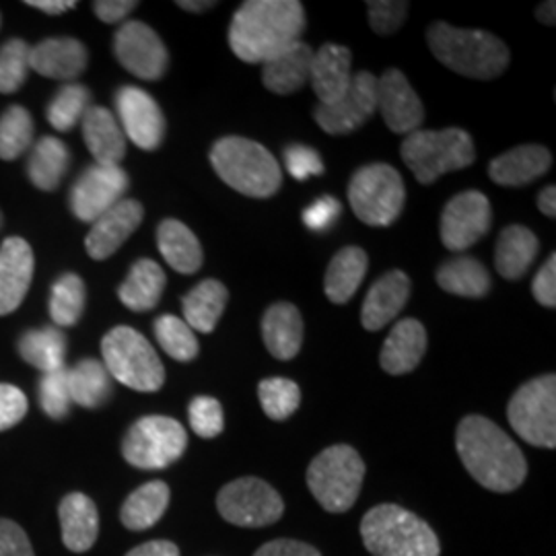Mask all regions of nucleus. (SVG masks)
<instances>
[{
  "instance_id": "nucleus-17",
  "label": "nucleus",
  "mask_w": 556,
  "mask_h": 556,
  "mask_svg": "<svg viewBox=\"0 0 556 556\" xmlns=\"http://www.w3.org/2000/svg\"><path fill=\"white\" fill-rule=\"evenodd\" d=\"M119 126L124 137L132 140L142 151H155L165 137V118L160 103L144 89L122 87L116 93Z\"/></svg>"
},
{
  "instance_id": "nucleus-35",
  "label": "nucleus",
  "mask_w": 556,
  "mask_h": 556,
  "mask_svg": "<svg viewBox=\"0 0 556 556\" xmlns=\"http://www.w3.org/2000/svg\"><path fill=\"white\" fill-rule=\"evenodd\" d=\"M169 505V486L163 480H153L139 486L124 501L119 519L128 530H149L160 521Z\"/></svg>"
},
{
  "instance_id": "nucleus-25",
  "label": "nucleus",
  "mask_w": 556,
  "mask_h": 556,
  "mask_svg": "<svg viewBox=\"0 0 556 556\" xmlns=\"http://www.w3.org/2000/svg\"><path fill=\"white\" fill-rule=\"evenodd\" d=\"M551 165L553 155L546 147L521 144L491 161L489 176L498 186L519 188L542 178L551 169Z\"/></svg>"
},
{
  "instance_id": "nucleus-55",
  "label": "nucleus",
  "mask_w": 556,
  "mask_h": 556,
  "mask_svg": "<svg viewBox=\"0 0 556 556\" xmlns=\"http://www.w3.org/2000/svg\"><path fill=\"white\" fill-rule=\"evenodd\" d=\"M137 9L135 0H100L93 2V11L103 23H119Z\"/></svg>"
},
{
  "instance_id": "nucleus-31",
  "label": "nucleus",
  "mask_w": 556,
  "mask_h": 556,
  "mask_svg": "<svg viewBox=\"0 0 556 556\" xmlns=\"http://www.w3.org/2000/svg\"><path fill=\"white\" fill-rule=\"evenodd\" d=\"M157 245L165 262L179 275H194L202 266V248L190 227L181 220L165 219L157 229Z\"/></svg>"
},
{
  "instance_id": "nucleus-44",
  "label": "nucleus",
  "mask_w": 556,
  "mask_h": 556,
  "mask_svg": "<svg viewBox=\"0 0 556 556\" xmlns=\"http://www.w3.org/2000/svg\"><path fill=\"white\" fill-rule=\"evenodd\" d=\"M258 396L264 415L273 420L291 417L301 404V390L298 383L287 378H268L260 381Z\"/></svg>"
},
{
  "instance_id": "nucleus-41",
  "label": "nucleus",
  "mask_w": 556,
  "mask_h": 556,
  "mask_svg": "<svg viewBox=\"0 0 556 556\" xmlns=\"http://www.w3.org/2000/svg\"><path fill=\"white\" fill-rule=\"evenodd\" d=\"M91 108V91L80 85V83H66L54 100L48 105V122L59 130V132H68L77 124H80L87 110Z\"/></svg>"
},
{
  "instance_id": "nucleus-30",
  "label": "nucleus",
  "mask_w": 556,
  "mask_h": 556,
  "mask_svg": "<svg viewBox=\"0 0 556 556\" xmlns=\"http://www.w3.org/2000/svg\"><path fill=\"white\" fill-rule=\"evenodd\" d=\"M227 301H229L227 287L215 278H206L181 301L184 321L197 332L211 334L219 324Z\"/></svg>"
},
{
  "instance_id": "nucleus-42",
  "label": "nucleus",
  "mask_w": 556,
  "mask_h": 556,
  "mask_svg": "<svg viewBox=\"0 0 556 556\" xmlns=\"http://www.w3.org/2000/svg\"><path fill=\"white\" fill-rule=\"evenodd\" d=\"M34 119L21 105L9 108L0 118V160L21 157L34 144Z\"/></svg>"
},
{
  "instance_id": "nucleus-27",
  "label": "nucleus",
  "mask_w": 556,
  "mask_h": 556,
  "mask_svg": "<svg viewBox=\"0 0 556 556\" xmlns=\"http://www.w3.org/2000/svg\"><path fill=\"white\" fill-rule=\"evenodd\" d=\"M83 137L100 165H119L126 155V137L116 116L100 105H91L80 119Z\"/></svg>"
},
{
  "instance_id": "nucleus-51",
  "label": "nucleus",
  "mask_w": 556,
  "mask_h": 556,
  "mask_svg": "<svg viewBox=\"0 0 556 556\" xmlns=\"http://www.w3.org/2000/svg\"><path fill=\"white\" fill-rule=\"evenodd\" d=\"M340 213H342V206H340L337 199L321 197L303 211V223H305L307 229L324 233L337 223Z\"/></svg>"
},
{
  "instance_id": "nucleus-40",
  "label": "nucleus",
  "mask_w": 556,
  "mask_h": 556,
  "mask_svg": "<svg viewBox=\"0 0 556 556\" xmlns=\"http://www.w3.org/2000/svg\"><path fill=\"white\" fill-rule=\"evenodd\" d=\"M85 282L83 278L66 273L54 282L50 295V318L59 328H68L79 321L85 312Z\"/></svg>"
},
{
  "instance_id": "nucleus-15",
  "label": "nucleus",
  "mask_w": 556,
  "mask_h": 556,
  "mask_svg": "<svg viewBox=\"0 0 556 556\" xmlns=\"http://www.w3.org/2000/svg\"><path fill=\"white\" fill-rule=\"evenodd\" d=\"M114 52L119 64L142 80H160L169 64L165 43L157 31L142 21H128L119 27L114 38Z\"/></svg>"
},
{
  "instance_id": "nucleus-57",
  "label": "nucleus",
  "mask_w": 556,
  "mask_h": 556,
  "mask_svg": "<svg viewBox=\"0 0 556 556\" xmlns=\"http://www.w3.org/2000/svg\"><path fill=\"white\" fill-rule=\"evenodd\" d=\"M27 4L34 9H40L48 15H62L77 7L75 0H27Z\"/></svg>"
},
{
  "instance_id": "nucleus-26",
  "label": "nucleus",
  "mask_w": 556,
  "mask_h": 556,
  "mask_svg": "<svg viewBox=\"0 0 556 556\" xmlns=\"http://www.w3.org/2000/svg\"><path fill=\"white\" fill-rule=\"evenodd\" d=\"M314 50L298 41L278 56L262 64V83L277 96H293L305 83H309Z\"/></svg>"
},
{
  "instance_id": "nucleus-48",
  "label": "nucleus",
  "mask_w": 556,
  "mask_h": 556,
  "mask_svg": "<svg viewBox=\"0 0 556 556\" xmlns=\"http://www.w3.org/2000/svg\"><path fill=\"white\" fill-rule=\"evenodd\" d=\"M408 7H410L408 2H397V0H369L367 13H369L371 29L378 36L396 34L406 21Z\"/></svg>"
},
{
  "instance_id": "nucleus-8",
  "label": "nucleus",
  "mask_w": 556,
  "mask_h": 556,
  "mask_svg": "<svg viewBox=\"0 0 556 556\" xmlns=\"http://www.w3.org/2000/svg\"><path fill=\"white\" fill-rule=\"evenodd\" d=\"M363 478L365 464L351 445H332L324 450L307 468V486L330 514H344L355 505Z\"/></svg>"
},
{
  "instance_id": "nucleus-22",
  "label": "nucleus",
  "mask_w": 556,
  "mask_h": 556,
  "mask_svg": "<svg viewBox=\"0 0 556 556\" xmlns=\"http://www.w3.org/2000/svg\"><path fill=\"white\" fill-rule=\"evenodd\" d=\"M410 278L402 270H392L388 275L378 278L367 298L363 301L361 309V324L369 332H378L383 326L400 316L406 301L410 298Z\"/></svg>"
},
{
  "instance_id": "nucleus-20",
  "label": "nucleus",
  "mask_w": 556,
  "mask_h": 556,
  "mask_svg": "<svg viewBox=\"0 0 556 556\" xmlns=\"http://www.w3.org/2000/svg\"><path fill=\"white\" fill-rule=\"evenodd\" d=\"M36 258L23 238H7L0 245V316L13 314L29 291Z\"/></svg>"
},
{
  "instance_id": "nucleus-59",
  "label": "nucleus",
  "mask_w": 556,
  "mask_h": 556,
  "mask_svg": "<svg viewBox=\"0 0 556 556\" xmlns=\"http://www.w3.org/2000/svg\"><path fill=\"white\" fill-rule=\"evenodd\" d=\"M556 4L551 0V2H542L540 4V9H538L536 17L542 21L544 25H555L556 21Z\"/></svg>"
},
{
  "instance_id": "nucleus-7",
  "label": "nucleus",
  "mask_w": 556,
  "mask_h": 556,
  "mask_svg": "<svg viewBox=\"0 0 556 556\" xmlns=\"http://www.w3.org/2000/svg\"><path fill=\"white\" fill-rule=\"evenodd\" d=\"M103 365L110 378L137 392H157L165 383V369L153 344L135 328L118 326L101 340Z\"/></svg>"
},
{
  "instance_id": "nucleus-32",
  "label": "nucleus",
  "mask_w": 556,
  "mask_h": 556,
  "mask_svg": "<svg viewBox=\"0 0 556 556\" xmlns=\"http://www.w3.org/2000/svg\"><path fill=\"white\" fill-rule=\"evenodd\" d=\"M165 282V273L155 260H139L119 285V301L132 312H149L160 303Z\"/></svg>"
},
{
  "instance_id": "nucleus-50",
  "label": "nucleus",
  "mask_w": 556,
  "mask_h": 556,
  "mask_svg": "<svg viewBox=\"0 0 556 556\" xmlns=\"http://www.w3.org/2000/svg\"><path fill=\"white\" fill-rule=\"evenodd\" d=\"M29 402L20 388L0 383V431L15 427L27 415Z\"/></svg>"
},
{
  "instance_id": "nucleus-58",
  "label": "nucleus",
  "mask_w": 556,
  "mask_h": 556,
  "mask_svg": "<svg viewBox=\"0 0 556 556\" xmlns=\"http://www.w3.org/2000/svg\"><path fill=\"white\" fill-rule=\"evenodd\" d=\"M538 206H540V213L546 215V217H555L556 215V188L555 186H548L540 192L538 197Z\"/></svg>"
},
{
  "instance_id": "nucleus-45",
  "label": "nucleus",
  "mask_w": 556,
  "mask_h": 556,
  "mask_svg": "<svg viewBox=\"0 0 556 556\" xmlns=\"http://www.w3.org/2000/svg\"><path fill=\"white\" fill-rule=\"evenodd\" d=\"M31 48L23 40L7 41L0 48V93H15L29 73Z\"/></svg>"
},
{
  "instance_id": "nucleus-3",
  "label": "nucleus",
  "mask_w": 556,
  "mask_h": 556,
  "mask_svg": "<svg viewBox=\"0 0 556 556\" xmlns=\"http://www.w3.org/2000/svg\"><path fill=\"white\" fill-rule=\"evenodd\" d=\"M433 56L462 77L478 80L497 79L509 66V50L489 31L459 29L438 21L427 31Z\"/></svg>"
},
{
  "instance_id": "nucleus-53",
  "label": "nucleus",
  "mask_w": 556,
  "mask_h": 556,
  "mask_svg": "<svg viewBox=\"0 0 556 556\" xmlns=\"http://www.w3.org/2000/svg\"><path fill=\"white\" fill-rule=\"evenodd\" d=\"M532 293L536 298L540 305L555 309L556 307V256L553 254L551 258L542 264V268L538 270L536 278L532 282Z\"/></svg>"
},
{
  "instance_id": "nucleus-6",
  "label": "nucleus",
  "mask_w": 556,
  "mask_h": 556,
  "mask_svg": "<svg viewBox=\"0 0 556 556\" xmlns=\"http://www.w3.org/2000/svg\"><path fill=\"white\" fill-rule=\"evenodd\" d=\"M402 160L420 184L470 167L477 160L472 137L462 128L415 130L402 142Z\"/></svg>"
},
{
  "instance_id": "nucleus-9",
  "label": "nucleus",
  "mask_w": 556,
  "mask_h": 556,
  "mask_svg": "<svg viewBox=\"0 0 556 556\" xmlns=\"http://www.w3.org/2000/svg\"><path fill=\"white\" fill-rule=\"evenodd\" d=\"M349 200L363 223L371 227H390L404 208V179L388 163L365 165L349 184Z\"/></svg>"
},
{
  "instance_id": "nucleus-38",
  "label": "nucleus",
  "mask_w": 556,
  "mask_h": 556,
  "mask_svg": "<svg viewBox=\"0 0 556 556\" xmlns=\"http://www.w3.org/2000/svg\"><path fill=\"white\" fill-rule=\"evenodd\" d=\"M71 163V153L62 140L43 137L36 142L31 157L27 161V174L36 188L52 192L60 186Z\"/></svg>"
},
{
  "instance_id": "nucleus-33",
  "label": "nucleus",
  "mask_w": 556,
  "mask_h": 556,
  "mask_svg": "<svg viewBox=\"0 0 556 556\" xmlns=\"http://www.w3.org/2000/svg\"><path fill=\"white\" fill-rule=\"evenodd\" d=\"M369 258L361 248H344L340 250L334 258L330 260L326 278H324V289L326 295L332 303H346L355 295L367 275Z\"/></svg>"
},
{
  "instance_id": "nucleus-54",
  "label": "nucleus",
  "mask_w": 556,
  "mask_h": 556,
  "mask_svg": "<svg viewBox=\"0 0 556 556\" xmlns=\"http://www.w3.org/2000/svg\"><path fill=\"white\" fill-rule=\"evenodd\" d=\"M254 556H321L314 546L299 540H273L260 546Z\"/></svg>"
},
{
  "instance_id": "nucleus-37",
  "label": "nucleus",
  "mask_w": 556,
  "mask_h": 556,
  "mask_svg": "<svg viewBox=\"0 0 556 556\" xmlns=\"http://www.w3.org/2000/svg\"><path fill=\"white\" fill-rule=\"evenodd\" d=\"M68 390L73 404L83 408H100L112 396V378L98 358H83L68 369Z\"/></svg>"
},
{
  "instance_id": "nucleus-11",
  "label": "nucleus",
  "mask_w": 556,
  "mask_h": 556,
  "mask_svg": "<svg viewBox=\"0 0 556 556\" xmlns=\"http://www.w3.org/2000/svg\"><path fill=\"white\" fill-rule=\"evenodd\" d=\"M507 417L519 438L536 447L555 450L556 445V378L542 376L517 390Z\"/></svg>"
},
{
  "instance_id": "nucleus-21",
  "label": "nucleus",
  "mask_w": 556,
  "mask_h": 556,
  "mask_svg": "<svg viewBox=\"0 0 556 556\" xmlns=\"http://www.w3.org/2000/svg\"><path fill=\"white\" fill-rule=\"evenodd\" d=\"M353 54L346 46L324 43L318 52H314L309 83L314 93L318 96L319 105L337 103L353 83Z\"/></svg>"
},
{
  "instance_id": "nucleus-28",
  "label": "nucleus",
  "mask_w": 556,
  "mask_h": 556,
  "mask_svg": "<svg viewBox=\"0 0 556 556\" xmlns=\"http://www.w3.org/2000/svg\"><path fill=\"white\" fill-rule=\"evenodd\" d=\"M59 516L64 546L73 553H87L100 534L96 503L83 493H71L62 498Z\"/></svg>"
},
{
  "instance_id": "nucleus-14",
  "label": "nucleus",
  "mask_w": 556,
  "mask_h": 556,
  "mask_svg": "<svg viewBox=\"0 0 556 556\" xmlns=\"http://www.w3.org/2000/svg\"><path fill=\"white\" fill-rule=\"evenodd\" d=\"M378 112V77L361 71L349 91L332 105H316L314 119L328 135H351Z\"/></svg>"
},
{
  "instance_id": "nucleus-61",
  "label": "nucleus",
  "mask_w": 556,
  "mask_h": 556,
  "mask_svg": "<svg viewBox=\"0 0 556 556\" xmlns=\"http://www.w3.org/2000/svg\"><path fill=\"white\" fill-rule=\"evenodd\" d=\"M0 225H2V215H0Z\"/></svg>"
},
{
  "instance_id": "nucleus-49",
  "label": "nucleus",
  "mask_w": 556,
  "mask_h": 556,
  "mask_svg": "<svg viewBox=\"0 0 556 556\" xmlns=\"http://www.w3.org/2000/svg\"><path fill=\"white\" fill-rule=\"evenodd\" d=\"M287 172L295 179H307L324 174V163L318 151L305 144H291L285 149Z\"/></svg>"
},
{
  "instance_id": "nucleus-52",
  "label": "nucleus",
  "mask_w": 556,
  "mask_h": 556,
  "mask_svg": "<svg viewBox=\"0 0 556 556\" xmlns=\"http://www.w3.org/2000/svg\"><path fill=\"white\" fill-rule=\"evenodd\" d=\"M0 556H36L23 528L11 519H0Z\"/></svg>"
},
{
  "instance_id": "nucleus-4",
  "label": "nucleus",
  "mask_w": 556,
  "mask_h": 556,
  "mask_svg": "<svg viewBox=\"0 0 556 556\" xmlns=\"http://www.w3.org/2000/svg\"><path fill=\"white\" fill-rule=\"evenodd\" d=\"M361 538L374 556H439L438 534L408 509L383 503L361 521Z\"/></svg>"
},
{
  "instance_id": "nucleus-39",
  "label": "nucleus",
  "mask_w": 556,
  "mask_h": 556,
  "mask_svg": "<svg viewBox=\"0 0 556 556\" xmlns=\"http://www.w3.org/2000/svg\"><path fill=\"white\" fill-rule=\"evenodd\" d=\"M66 349V337L54 326L29 330L20 340L21 357L43 374H54L64 369Z\"/></svg>"
},
{
  "instance_id": "nucleus-5",
  "label": "nucleus",
  "mask_w": 556,
  "mask_h": 556,
  "mask_svg": "<svg viewBox=\"0 0 556 556\" xmlns=\"http://www.w3.org/2000/svg\"><path fill=\"white\" fill-rule=\"evenodd\" d=\"M211 163L219 178L252 199L275 197L282 184V172L273 153L256 140L225 137L211 151Z\"/></svg>"
},
{
  "instance_id": "nucleus-43",
  "label": "nucleus",
  "mask_w": 556,
  "mask_h": 556,
  "mask_svg": "<svg viewBox=\"0 0 556 556\" xmlns=\"http://www.w3.org/2000/svg\"><path fill=\"white\" fill-rule=\"evenodd\" d=\"M155 337L161 349L176 361L188 363L199 357V338L181 318L161 316L155 319Z\"/></svg>"
},
{
  "instance_id": "nucleus-60",
  "label": "nucleus",
  "mask_w": 556,
  "mask_h": 556,
  "mask_svg": "<svg viewBox=\"0 0 556 556\" xmlns=\"http://www.w3.org/2000/svg\"><path fill=\"white\" fill-rule=\"evenodd\" d=\"M217 2H190V0H179L178 7L190 13H204L208 9H213Z\"/></svg>"
},
{
  "instance_id": "nucleus-56",
  "label": "nucleus",
  "mask_w": 556,
  "mask_h": 556,
  "mask_svg": "<svg viewBox=\"0 0 556 556\" xmlns=\"http://www.w3.org/2000/svg\"><path fill=\"white\" fill-rule=\"evenodd\" d=\"M126 556H179V548L169 540H153L132 548Z\"/></svg>"
},
{
  "instance_id": "nucleus-2",
  "label": "nucleus",
  "mask_w": 556,
  "mask_h": 556,
  "mask_svg": "<svg viewBox=\"0 0 556 556\" xmlns=\"http://www.w3.org/2000/svg\"><path fill=\"white\" fill-rule=\"evenodd\" d=\"M456 447L470 477L493 493H511L528 477V462L516 441L489 418H462Z\"/></svg>"
},
{
  "instance_id": "nucleus-1",
  "label": "nucleus",
  "mask_w": 556,
  "mask_h": 556,
  "mask_svg": "<svg viewBox=\"0 0 556 556\" xmlns=\"http://www.w3.org/2000/svg\"><path fill=\"white\" fill-rule=\"evenodd\" d=\"M305 31V11L298 0H248L229 27V48L248 64H266Z\"/></svg>"
},
{
  "instance_id": "nucleus-13",
  "label": "nucleus",
  "mask_w": 556,
  "mask_h": 556,
  "mask_svg": "<svg viewBox=\"0 0 556 556\" xmlns=\"http://www.w3.org/2000/svg\"><path fill=\"white\" fill-rule=\"evenodd\" d=\"M493 223L489 199L478 190H466L450 200L441 215V241L450 252H466L484 238Z\"/></svg>"
},
{
  "instance_id": "nucleus-19",
  "label": "nucleus",
  "mask_w": 556,
  "mask_h": 556,
  "mask_svg": "<svg viewBox=\"0 0 556 556\" xmlns=\"http://www.w3.org/2000/svg\"><path fill=\"white\" fill-rule=\"evenodd\" d=\"M142 204L139 200H119L108 213L91 225L85 239L87 254L93 260H108L118 252L142 223Z\"/></svg>"
},
{
  "instance_id": "nucleus-36",
  "label": "nucleus",
  "mask_w": 556,
  "mask_h": 556,
  "mask_svg": "<svg viewBox=\"0 0 556 556\" xmlns=\"http://www.w3.org/2000/svg\"><path fill=\"white\" fill-rule=\"evenodd\" d=\"M438 285L450 295L480 299L491 291V275L478 260L459 256L439 268Z\"/></svg>"
},
{
  "instance_id": "nucleus-18",
  "label": "nucleus",
  "mask_w": 556,
  "mask_h": 556,
  "mask_svg": "<svg viewBox=\"0 0 556 556\" xmlns=\"http://www.w3.org/2000/svg\"><path fill=\"white\" fill-rule=\"evenodd\" d=\"M378 110L392 132L406 137L418 130L425 119L422 101L396 68L386 71L378 79Z\"/></svg>"
},
{
  "instance_id": "nucleus-10",
  "label": "nucleus",
  "mask_w": 556,
  "mask_h": 556,
  "mask_svg": "<svg viewBox=\"0 0 556 556\" xmlns=\"http://www.w3.org/2000/svg\"><path fill=\"white\" fill-rule=\"evenodd\" d=\"M188 447V435L176 418L142 417L122 441V456L139 470H163L178 462Z\"/></svg>"
},
{
  "instance_id": "nucleus-12",
  "label": "nucleus",
  "mask_w": 556,
  "mask_h": 556,
  "mask_svg": "<svg viewBox=\"0 0 556 556\" xmlns=\"http://www.w3.org/2000/svg\"><path fill=\"white\" fill-rule=\"evenodd\" d=\"M217 509L225 521L239 528H264L282 517L285 503L268 482L245 477L220 489Z\"/></svg>"
},
{
  "instance_id": "nucleus-47",
  "label": "nucleus",
  "mask_w": 556,
  "mask_h": 556,
  "mask_svg": "<svg viewBox=\"0 0 556 556\" xmlns=\"http://www.w3.org/2000/svg\"><path fill=\"white\" fill-rule=\"evenodd\" d=\"M190 427L202 439L219 438L225 427L223 406L219 400L211 396L194 397L188 408Z\"/></svg>"
},
{
  "instance_id": "nucleus-16",
  "label": "nucleus",
  "mask_w": 556,
  "mask_h": 556,
  "mask_svg": "<svg viewBox=\"0 0 556 556\" xmlns=\"http://www.w3.org/2000/svg\"><path fill=\"white\" fill-rule=\"evenodd\" d=\"M126 190L128 176L119 165L96 163L75 181L71 190V208L83 223H96L118 204Z\"/></svg>"
},
{
  "instance_id": "nucleus-46",
  "label": "nucleus",
  "mask_w": 556,
  "mask_h": 556,
  "mask_svg": "<svg viewBox=\"0 0 556 556\" xmlns=\"http://www.w3.org/2000/svg\"><path fill=\"white\" fill-rule=\"evenodd\" d=\"M40 404L43 413L54 420L66 417L71 413V390H68V369H60L54 374H43L40 379Z\"/></svg>"
},
{
  "instance_id": "nucleus-23",
  "label": "nucleus",
  "mask_w": 556,
  "mask_h": 556,
  "mask_svg": "<svg viewBox=\"0 0 556 556\" xmlns=\"http://www.w3.org/2000/svg\"><path fill=\"white\" fill-rule=\"evenodd\" d=\"M427 353V330L418 319H400L386 338L379 363L386 374L404 376L417 369Z\"/></svg>"
},
{
  "instance_id": "nucleus-29",
  "label": "nucleus",
  "mask_w": 556,
  "mask_h": 556,
  "mask_svg": "<svg viewBox=\"0 0 556 556\" xmlns=\"http://www.w3.org/2000/svg\"><path fill=\"white\" fill-rule=\"evenodd\" d=\"M262 338L278 361H291L303 344V318L293 303H275L262 318Z\"/></svg>"
},
{
  "instance_id": "nucleus-34",
  "label": "nucleus",
  "mask_w": 556,
  "mask_h": 556,
  "mask_svg": "<svg viewBox=\"0 0 556 556\" xmlns=\"http://www.w3.org/2000/svg\"><path fill=\"white\" fill-rule=\"evenodd\" d=\"M538 256V239L528 227L511 225L503 229L495 250V268L507 280L523 277Z\"/></svg>"
},
{
  "instance_id": "nucleus-24",
  "label": "nucleus",
  "mask_w": 556,
  "mask_h": 556,
  "mask_svg": "<svg viewBox=\"0 0 556 556\" xmlns=\"http://www.w3.org/2000/svg\"><path fill=\"white\" fill-rule=\"evenodd\" d=\"M87 48L75 38H52L31 48L29 66L48 79L75 80L87 68Z\"/></svg>"
}]
</instances>
